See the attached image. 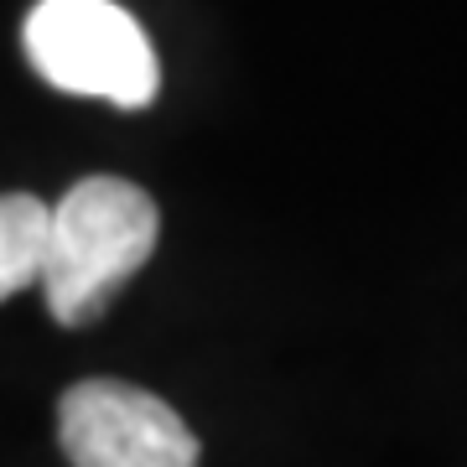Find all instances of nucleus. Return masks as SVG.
<instances>
[{"instance_id":"f257e3e1","label":"nucleus","mask_w":467,"mask_h":467,"mask_svg":"<svg viewBox=\"0 0 467 467\" xmlns=\"http://www.w3.org/2000/svg\"><path fill=\"white\" fill-rule=\"evenodd\" d=\"M161 213L146 187L125 177H84L63 202L47 208V250H42V291L47 312L63 327H88L125 291L135 270L150 260Z\"/></svg>"},{"instance_id":"f03ea898","label":"nucleus","mask_w":467,"mask_h":467,"mask_svg":"<svg viewBox=\"0 0 467 467\" xmlns=\"http://www.w3.org/2000/svg\"><path fill=\"white\" fill-rule=\"evenodd\" d=\"M21 42L32 67L63 94L146 109L161 88V67L140 21L115 0H36Z\"/></svg>"},{"instance_id":"7ed1b4c3","label":"nucleus","mask_w":467,"mask_h":467,"mask_svg":"<svg viewBox=\"0 0 467 467\" xmlns=\"http://www.w3.org/2000/svg\"><path fill=\"white\" fill-rule=\"evenodd\" d=\"M73 467H198V436L167 400L125 379H84L57 405Z\"/></svg>"},{"instance_id":"20e7f679","label":"nucleus","mask_w":467,"mask_h":467,"mask_svg":"<svg viewBox=\"0 0 467 467\" xmlns=\"http://www.w3.org/2000/svg\"><path fill=\"white\" fill-rule=\"evenodd\" d=\"M47 202L32 192H0V301L42 281Z\"/></svg>"}]
</instances>
